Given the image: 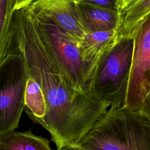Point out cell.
<instances>
[{
    "mask_svg": "<svg viewBox=\"0 0 150 150\" xmlns=\"http://www.w3.org/2000/svg\"><path fill=\"white\" fill-rule=\"evenodd\" d=\"M77 145L89 150H150V116L110 108Z\"/></svg>",
    "mask_w": 150,
    "mask_h": 150,
    "instance_id": "1",
    "label": "cell"
},
{
    "mask_svg": "<svg viewBox=\"0 0 150 150\" xmlns=\"http://www.w3.org/2000/svg\"><path fill=\"white\" fill-rule=\"evenodd\" d=\"M134 47V39H122L100 63L86 90L108 104L124 107Z\"/></svg>",
    "mask_w": 150,
    "mask_h": 150,
    "instance_id": "2",
    "label": "cell"
},
{
    "mask_svg": "<svg viewBox=\"0 0 150 150\" xmlns=\"http://www.w3.org/2000/svg\"><path fill=\"white\" fill-rule=\"evenodd\" d=\"M27 73L24 60L9 53L0 63V136L19 126L24 110Z\"/></svg>",
    "mask_w": 150,
    "mask_h": 150,
    "instance_id": "3",
    "label": "cell"
},
{
    "mask_svg": "<svg viewBox=\"0 0 150 150\" xmlns=\"http://www.w3.org/2000/svg\"><path fill=\"white\" fill-rule=\"evenodd\" d=\"M134 32V47L124 107L150 116V17Z\"/></svg>",
    "mask_w": 150,
    "mask_h": 150,
    "instance_id": "4",
    "label": "cell"
},
{
    "mask_svg": "<svg viewBox=\"0 0 150 150\" xmlns=\"http://www.w3.org/2000/svg\"><path fill=\"white\" fill-rule=\"evenodd\" d=\"M33 16L60 66L67 84L77 91L86 90V69L78 43L52 20Z\"/></svg>",
    "mask_w": 150,
    "mask_h": 150,
    "instance_id": "5",
    "label": "cell"
},
{
    "mask_svg": "<svg viewBox=\"0 0 150 150\" xmlns=\"http://www.w3.org/2000/svg\"><path fill=\"white\" fill-rule=\"evenodd\" d=\"M26 7L36 16L52 20L79 45L87 33L79 21L74 0H34Z\"/></svg>",
    "mask_w": 150,
    "mask_h": 150,
    "instance_id": "6",
    "label": "cell"
},
{
    "mask_svg": "<svg viewBox=\"0 0 150 150\" xmlns=\"http://www.w3.org/2000/svg\"><path fill=\"white\" fill-rule=\"evenodd\" d=\"M122 39L120 28L84 35L79 44V49L86 69L87 85L102 60Z\"/></svg>",
    "mask_w": 150,
    "mask_h": 150,
    "instance_id": "7",
    "label": "cell"
},
{
    "mask_svg": "<svg viewBox=\"0 0 150 150\" xmlns=\"http://www.w3.org/2000/svg\"><path fill=\"white\" fill-rule=\"evenodd\" d=\"M75 8L79 21L87 33L121 28L122 12L117 9L77 1H75Z\"/></svg>",
    "mask_w": 150,
    "mask_h": 150,
    "instance_id": "8",
    "label": "cell"
},
{
    "mask_svg": "<svg viewBox=\"0 0 150 150\" xmlns=\"http://www.w3.org/2000/svg\"><path fill=\"white\" fill-rule=\"evenodd\" d=\"M0 150H52L49 141L33 134L30 130L25 132L12 131L0 136Z\"/></svg>",
    "mask_w": 150,
    "mask_h": 150,
    "instance_id": "9",
    "label": "cell"
},
{
    "mask_svg": "<svg viewBox=\"0 0 150 150\" xmlns=\"http://www.w3.org/2000/svg\"><path fill=\"white\" fill-rule=\"evenodd\" d=\"M150 0H135L122 12L121 32L122 39L132 38L139 26L149 16Z\"/></svg>",
    "mask_w": 150,
    "mask_h": 150,
    "instance_id": "10",
    "label": "cell"
},
{
    "mask_svg": "<svg viewBox=\"0 0 150 150\" xmlns=\"http://www.w3.org/2000/svg\"><path fill=\"white\" fill-rule=\"evenodd\" d=\"M24 110L33 120L43 117L46 112L45 97L39 84L27 76L24 96Z\"/></svg>",
    "mask_w": 150,
    "mask_h": 150,
    "instance_id": "11",
    "label": "cell"
},
{
    "mask_svg": "<svg viewBox=\"0 0 150 150\" xmlns=\"http://www.w3.org/2000/svg\"><path fill=\"white\" fill-rule=\"evenodd\" d=\"M16 2L17 0H0V63L8 54Z\"/></svg>",
    "mask_w": 150,
    "mask_h": 150,
    "instance_id": "12",
    "label": "cell"
},
{
    "mask_svg": "<svg viewBox=\"0 0 150 150\" xmlns=\"http://www.w3.org/2000/svg\"><path fill=\"white\" fill-rule=\"evenodd\" d=\"M84 4H90L100 7L117 9L118 0H74Z\"/></svg>",
    "mask_w": 150,
    "mask_h": 150,
    "instance_id": "13",
    "label": "cell"
},
{
    "mask_svg": "<svg viewBox=\"0 0 150 150\" xmlns=\"http://www.w3.org/2000/svg\"><path fill=\"white\" fill-rule=\"evenodd\" d=\"M135 0H118L117 9L121 12L132 2Z\"/></svg>",
    "mask_w": 150,
    "mask_h": 150,
    "instance_id": "14",
    "label": "cell"
},
{
    "mask_svg": "<svg viewBox=\"0 0 150 150\" xmlns=\"http://www.w3.org/2000/svg\"><path fill=\"white\" fill-rule=\"evenodd\" d=\"M57 150H89L80 146L77 144H68L62 146L57 148Z\"/></svg>",
    "mask_w": 150,
    "mask_h": 150,
    "instance_id": "15",
    "label": "cell"
},
{
    "mask_svg": "<svg viewBox=\"0 0 150 150\" xmlns=\"http://www.w3.org/2000/svg\"><path fill=\"white\" fill-rule=\"evenodd\" d=\"M34 0H17L15 9V10H17L25 8L29 5Z\"/></svg>",
    "mask_w": 150,
    "mask_h": 150,
    "instance_id": "16",
    "label": "cell"
}]
</instances>
